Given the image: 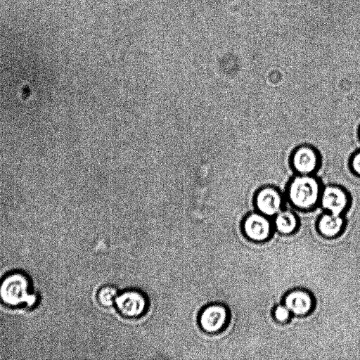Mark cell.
<instances>
[{"label":"cell","mask_w":360,"mask_h":360,"mask_svg":"<svg viewBox=\"0 0 360 360\" xmlns=\"http://www.w3.org/2000/svg\"><path fill=\"white\" fill-rule=\"evenodd\" d=\"M274 217L275 227L280 233L290 234L297 226V215L290 210H282Z\"/></svg>","instance_id":"cell-11"},{"label":"cell","mask_w":360,"mask_h":360,"mask_svg":"<svg viewBox=\"0 0 360 360\" xmlns=\"http://www.w3.org/2000/svg\"><path fill=\"white\" fill-rule=\"evenodd\" d=\"M291 315L290 311L284 304H278L273 309V316L279 323L288 321L290 319Z\"/></svg>","instance_id":"cell-13"},{"label":"cell","mask_w":360,"mask_h":360,"mask_svg":"<svg viewBox=\"0 0 360 360\" xmlns=\"http://www.w3.org/2000/svg\"><path fill=\"white\" fill-rule=\"evenodd\" d=\"M348 165L351 172L360 178V149L352 155Z\"/></svg>","instance_id":"cell-14"},{"label":"cell","mask_w":360,"mask_h":360,"mask_svg":"<svg viewBox=\"0 0 360 360\" xmlns=\"http://www.w3.org/2000/svg\"><path fill=\"white\" fill-rule=\"evenodd\" d=\"M349 203L350 195L344 187L338 184L323 185L319 205L327 212L342 215Z\"/></svg>","instance_id":"cell-7"},{"label":"cell","mask_w":360,"mask_h":360,"mask_svg":"<svg viewBox=\"0 0 360 360\" xmlns=\"http://www.w3.org/2000/svg\"><path fill=\"white\" fill-rule=\"evenodd\" d=\"M229 317V311L224 304L213 302L201 309L198 316V323L205 333L216 335L225 329Z\"/></svg>","instance_id":"cell-5"},{"label":"cell","mask_w":360,"mask_h":360,"mask_svg":"<svg viewBox=\"0 0 360 360\" xmlns=\"http://www.w3.org/2000/svg\"><path fill=\"white\" fill-rule=\"evenodd\" d=\"M27 279L20 274H12L5 277L0 282V299L6 305H22L30 303L28 297H33L28 293L30 290Z\"/></svg>","instance_id":"cell-4"},{"label":"cell","mask_w":360,"mask_h":360,"mask_svg":"<svg viewBox=\"0 0 360 360\" xmlns=\"http://www.w3.org/2000/svg\"><path fill=\"white\" fill-rule=\"evenodd\" d=\"M283 304L291 314L302 316L311 311L314 299L311 294L302 289H296L288 292L283 298Z\"/></svg>","instance_id":"cell-9"},{"label":"cell","mask_w":360,"mask_h":360,"mask_svg":"<svg viewBox=\"0 0 360 360\" xmlns=\"http://www.w3.org/2000/svg\"><path fill=\"white\" fill-rule=\"evenodd\" d=\"M285 197L278 188L266 185L259 188L253 196V204L257 212L270 217L282 210Z\"/></svg>","instance_id":"cell-6"},{"label":"cell","mask_w":360,"mask_h":360,"mask_svg":"<svg viewBox=\"0 0 360 360\" xmlns=\"http://www.w3.org/2000/svg\"><path fill=\"white\" fill-rule=\"evenodd\" d=\"M244 235L254 242L266 240L271 233V224L269 217L259 212L248 214L242 222Z\"/></svg>","instance_id":"cell-8"},{"label":"cell","mask_w":360,"mask_h":360,"mask_svg":"<svg viewBox=\"0 0 360 360\" xmlns=\"http://www.w3.org/2000/svg\"><path fill=\"white\" fill-rule=\"evenodd\" d=\"M323 187L316 174H294L285 186V200L297 210H311L319 205Z\"/></svg>","instance_id":"cell-1"},{"label":"cell","mask_w":360,"mask_h":360,"mask_svg":"<svg viewBox=\"0 0 360 360\" xmlns=\"http://www.w3.org/2000/svg\"><path fill=\"white\" fill-rule=\"evenodd\" d=\"M321 162L322 157L319 150L307 143L295 147L289 157V165L296 174H316Z\"/></svg>","instance_id":"cell-3"},{"label":"cell","mask_w":360,"mask_h":360,"mask_svg":"<svg viewBox=\"0 0 360 360\" xmlns=\"http://www.w3.org/2000/svg\"><path fill=\"white\" fill-rule=\"evenodd\" d=\"M149 306L148 297L143 291L129 288L119 292L114 307L122 317L136 320L147 314Z\"/></svg>","instance_id":"cell-2"},{"label":"cell","mask_w":360,"mask_h":360,"mask_svg":"<svg viewBox=\"0 0 360 360\" xmlns=\"http://www.w3.org/2000/svg\"><path fill=\"white\" fill-rule=\"evenodd\" d=\"M31 90L28 86L23 87L22 89V97L27 99L30 96Z\"/></svg>","instance_id":"cell-15"},{"label":"cell","mask_w":360,"mask_h":360,"mask_svg":"<svg viewBox=\"0 0 360 360\" xmlns=\"http://www.w3.org/2000/svg\"><path fill=\"white\" fill-rule=\"evenodd\" d=\"M119 292L116 286L111 284L104 285L97 291V302L101 307L110 308L115 306Z\"/></svg>","instance_id":"cell-12"},{"label":"cell","mask_w":360,"mask_h":360,"mask_svg":"<svg viewBox=\"0 0 360 360\" xmlns=\"http://www.w3.org/2000/svg\"><path fill=\"white\" fill-rule=\"evenodd\" d=\"M344 222L342 215H335L326 212L320 217L317 227L319 232L323 236L333 238L340 233Z\"/></svg>","instance_id":"cell-10"},{"label":"cell","mask_w":360,"mask_h":360,"mask_svg":"<svg viewBox=\"0 0 360 360\" xmlns=\"http://www.w3.org/2000/svg\"><path fill=\"white\" fill-rule=\"evenodd\" d=\"M358 135H359V139H360V126L359 127V130H358Z\"/></svg>","instance_id":"cell-16"}]
</instances>
